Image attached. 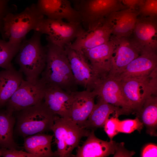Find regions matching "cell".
Wrapping results in <instances>:
<instances>
[{
  "label": "cell",
  "instance_id": "cell-20",
  "mask_svg": "<svg viewBox=\"0 0 157 157\" xmlns=\"http://www.w3.org/2000/svg\"><path fill=\"white\" fill-rule=\"evenodd\" d=\"M72 101L70 118L79 126L83 127L95 105L96 96L92 91L77 90L71 93Z\"/></svg>",
  "mask_w": 157,
  "mask_h": 157
},
{
  "label": "cell",
  "instance_id": "cell-24",
  "mask_svg": "<svg viewBox=\"0 0 157 157\" xmlns=\"http://www.w3.org/2000/svg\"><path fill=\"white\" fill-rule=\"evenodd\" d=\"M53 135L39 133L24 138V146L26 151L35 157L56 156L51 148Z\"/></svg>",
  "mask_w": 157,
  "mask_h": 157
},
{
  "label": "cell",
  "instance_id": "cell-8",
  "mask_svg": "<svg viewBox=\"0 0 157 157\" xmlns=\"http://www.w3.org/2000/svg\"><path fill=\"white\" fill-rule=\"evenodd\" d=\"M85 29L80 22L43 18L35 31L47 35L46 39L61 47L72 42Z\"/></svg>",
  "mask_w": 157,
  "mask_h": 157
},
{
  "label": "cell",
  "instance_id": "cell-1",
  "mask_svg": "<svg viewBox=\"0 0 157 157\" xmlns=\"http://www.w3.org/2000/svg\"><path fill=\"white\" fill-rule=\"evenodd\" d=\"M46 47V65L42 79L46 84L57 85L69 93L77 90L78 85L64 47L49 42Z\"/></svg>",
  "mask_w": 157,
  "mask_h": 157
},
{
  "label": "cell",
  "instance_id": "cell-23",
  "mask_svg": "<svg viewBox=\"0 0 157 157\" xmlns=\"http://www.w3.org/2000/svg\"><path fill=\"white\" fill-rule=\"evenodd\" d=\"M23 80L22 73L13 66L0 72V108L6 106Z\"/></svg>",
  "mask_w": 157,
  "mask_h": 157
},
{
  "label": "cell",
  "instance_id": "cell-29",
  "mask_svg": "<svg viewBox=\"0 0 157 157\" xmlns=\"http://www.w3.org/2000/svg\"><path fill=\"white\" fill-rule=\"evenodd\" d=\"M139 16L142 17L157 16V0H144L137 9Z\"/></svg>",
  "mask_w": 157,
  "mask_h": 157
},
{
  "label": "cell",
  "instance_id": "cell-4",
  "mask_svg": "<svg viewBox=\"0 0 157 157\" xmlns=\"http://www.w3.org/2000/svg\"><path fill=\"white\" fill-rule=\"evenodd\" d=\"M44 17L36 4H32L19 13L8 14L3 20V39H8L13 44L20 47L27 34L31 30L35 31Z\"/></svg>",
  "mask_w": 157,
  "mask_h": 157
},
{
  "label": "cell",
  "instance_id": "cell-2",
  "mask_svg": "<svg viewBox=\"0 0 157 157\" xmlns=\"http://www.w3.org/2000/svg\"><path fill=\"white\" fill-rule=\"evenodd\" d=\"M14 113L16 114L14 132L23 138L52 131L58 115L42 101Z\"/></svg>",
  "mask_w": 157,
  "mask_h": 157
},
{
  "label": "cell",
  "instance_id": "cell-12",
  "mask_svg": "<svg viewBox=\"0 0 157 157\" xmlns=\"http://www.w3.org/2000/svg\"><path fill=\"white\" fill-rule=\"evenodd\" d=\"M115 47V40L111 36L110 40L105 43L82 51L89 62L98 81L110 73Z\"/></svg>",
  "mask_w": 157,
  "mask_h": 157
},
{
  "label": "cell",
  "instance_id": "cell-14",
  "mask_svg": "<svg viewBox=\"0 0 157 157\" xmlns=\"http://www.w3.org/2000/svg\"><path fill=\"white\" fill-rule=\"evenodd\" d=\"M111 37L115 40V47L113 54L111 70L108 76L113 77L138 57L141 52L130 37Z\"/></svg>",
  "mask_w": 157,
  "mask_h": 157
},
{
  "label": "cell",
  "instance_id": "cell-35",
  "mask_svg": "<svg viewBox=\"0 0 157 157\" xmlns=\"http://www.w3.org/2000/svg\"><path fill=\"white\" fill-rule=\"evenodd\" d=\"M74 3L75 5L77 4L84 0H71Z\"/></svg>",
  "mask_w": 157,
  "mask_h": 157
},
{
  "label": "cell",
  "instance_id": "cell-6",
  "mask_svg": "<svg viewBox=\"0 0 157 157\" xmlns=\"http://www.w3.org/2000/svg\"><path fill=\"white\" fill-rule=\"evenodd\" d=\"M81 21L85 30L93 29L101 24L110 13L129 8L119 0H84L75 5Z\"/></svg>",
  "mask_w": 157,
  "mask_h": 157
},
{
  "label": "cell",
  "instance_id": "cell-7",
  "mask_svg": "<svg viewBox=\"0 0 157 157\" xmlns=\"http://www.w3.org/2000/svg\"><path fill=\"white\" fill-rule=\"evenodd\" d=\"M119 81L133 110L137 112L147 99L156 95L157 68L147 75Z\"/></svg>",
  "mask_w": 157,
  "mask_h": 157
},
{
  "label": "cell",
  "instance_id": "cell-31",
  "mask_svg": "<svg viewBox=\"0 0 157 157\" xmlns=\"http://www.w3.org/2000/svg\"><path fill=\"white\" fill-rule=\"evenodd\" d=\"M10 0H0V33L2 38H3V20L4 18L8 14L13 13L14 10L8 5Z\"/></svg>",
  "mask_w": 157,
  "mask_h": 157
},
{
  "label": "cell",
  "instance_id": "cell-11",
  "mask_svg": "<svg viewBox=\"0 0 157 157\" xmlns=\"http://www.w3.org/2000/svg\"><path fill=\"white\" fill-rule=\"evenodd\" d=\"M157 16L137 18L132 33V41L141 53L157 52Z\"/></svg>",
  "mask_w": 157,
  "mask_h": 157
},
{
  "label": "cell",
  "instance_id": "cell-15",
  "mask_svg": "<svg viewBox=\"0 0 157 157\" xmlns=\"http://www.w3.org/2000/svg\"><path fill=\"white\" fill-rule=\"evenodd\" d=\"M43 99L47 106L55 115L64 118H70L72 97L58 86L46 84Z\"/></svg>",
  "mask_w": 157,
  "mask_h": 157
},
{
  "label": "cell",
  "instance_id": "cell-28",
  "mask_svg": "<svg viewBox=\"0 0 157 157\" xmlns=\"http://www.w3.org/2000/svg\"><path fill=\"white\" fill-rule=\"evenodd\" d=\"M143 125L138 117L134 119H128L119 120V132L130 133L137 130L140 132Z\"/></svg>",
  "mask_w": 157,
  "mask_h": 157
},
{
  "label": "cell",
  "instance_id": "cell-26",
  "mask_svg": "<svg viewBox=\"0 0 157 157\" xmlns=\"http://www.w3.org/2000/svg\"><path fill=\"white\" fill-rule=\"evenodd\" d=\"M138 117L146 127L147 132L156 135L157 126V97L153 95L147 99L138 112Z\"/></svg>",
  "mask_w": 157,
  "mask_h": 157
},
{
  "label": "cell",
  "instance_id": "cell-37",
  "mask_svg": "<svg viewBox=\"0 0 157 157\" xmlns=\"http://www.w3.org/2000/svg\"><path fill=\"white\" fill-rule=\"evenodd\" d=\"M2 156V148H0V157Z\"/></svg>",
  "mask_w": 157,
  "mask_h": 157
},
{
  "label": "cell",
  "instance_id": "cell-25",
  "mask_svg": "<svg viewBox=\"0 0 157 157\" xmlns=\"http://www.w3.org/2000/svg\"><path fill=\"white\" fill-rule=\"evenodd\" d=\"M13 113L0 110V148L17 149L19 148L13 137L16 118Z\"/></svg>",
  "mask_w": 157,
  "mask_h": 157
},
{
  "label": "cell",
  "instance_id": "cell-13",
  "mask_svg": "<svg viewBox=\"0 0 157 157\" xmlns=\"http://www.w3.org/2000/svg\"><path fill=\"white\" fill-rule=\"evenodd\" d=\"M92 91L104 101L122 108L128 113L133 111L119 81L113 77L107 76L99 80Z\"/></svg>",
  "mask_w": 157,
  "mask_h": 157
},
{
  "label": "cell",
  "instance_id": "cell-9",
  "mask_svg": "<svg viewBox=\"0 0 157 157\" xmlns=\"http://www.w3.org/2000/svg\"><path fill=\"white\" fill-rule=\"evenodd\" d=\"M46 84L41 78L24 81L6 103V110L14 112L35 105L43 99Z\"/></svg>",
  "mask_w": 157,
  "mask_h": 157
},
{
  "label": "cell",
  "instance_id": "cell-33",
  "mask_svg": "<svg viewBox=\"0 0 157 157\" xmlns=\"http://www.w3.org/2000/svg\"><path fill=\"white\" fill-rule=\"evenodd\" d=\"M141 156L142 157H157V145L152 143L146 145L143 149Z\"/></svg>",
  "mask_w": 157,
  "mask_h": 157
},
{
  "label": "cell",
  "instance_id": "cell-16",
  "mask_svg": "<svg viewBox=\"0 0 157 157\" xmlns=\"http://www.w3.org/2000/svg\"><path fill=\"white\" fill-rule=\"evenodd\" d=\"M139 16L137 9L126 8L111 13L104 21L110 27L112 36L117 38H129Z\"/></svg>",
  "mask_w": 157,
  "mask_h": 157
},
{
  "label": "cell",
  "instance_id": "cell-10",
  "mask_svg": "<svg viewBox=\"0 0 157 157\" xmlns=\"http://www.w3.org/2000/svg\"><path fill=\"white\" fill-rule=\"evenodd\" d=\"M64 47L76 84L86 90L92 91L98 80L83 53L82 51L72 48L68 44Z\"/></svg>",
  "mask_w": 157,
  "mask_h": 157
},
{
  "label": "cell",
  "instance_id": "cell-27",
  "mask_svg": "<svg viewBox=\"0 0 157 157\" xmlns=\"http://www.w3.org/2000/svg\"><path fill=\"white\" fill-rule=\"evenodd\" d=\"M19 48L0 38V67L6 69L12 66L11 60L17 53Z\"/></svg>",
  "mask_w": 157,
  "mask_h": 157
},
{
  "label": "cell",
  "instance_id": "cell-34",
  "mask_svg": "<svg viewBox=\"0 0 157 157\" xmlns=\"http://www.w3.org/2000/svg\"><path fill=\"white\" fill-rule=\"evenodd\" d=\"M124 6L128 8L131 9H137L139 4L138 0H119Z\"/></svg>",
  "mask_w": 157,
  "mask_h": 157
},
{
  "label": "cell",
  "instance_id": "cell-17",
  "mask_svg": "<svg viewBox=\"0 0 157 157\" xmlns=\"http://www.w3.org/2000/svg\"><path fill=\"white\" fill-rule=\"evenodd\" d=\"M36 5L41 13L47 18L81 23L78 12L72 6L69 0H38Z\"/></svg>",
  "mask_w": 157,
  "mask_h": 157
},
{
  "label": "cell",
  "instance_id": "cell-3",
  "mask_svg": "<svg viewBox=\"0 0 157 157\" xmlns=\"http://www.w3.org/2000/svg\"><path fill=\"white\" fill-rule=\"evenodd\" d=\"M42 34L34 31L29 39L25 38L22 42L16 58L20 67L19 71L26 76V80L34 81L39 77L45 68L46 47L41 43Z\"/></svg>",
  "mask_w": 157,
  "mask_h": 157
},
{
  "label": "cell",
  "instance_id": "cell-22",
  "mask_svg": "<svg viewBox=\"0 0 157 157\" xmlns=\"http://www.w3.org/2000/svg\"><path fill=\"white\" fill-rule=\"evenodd\" d=\"M98 98L97 102L95 104L84 126L86 129L94 130L98 128L103 127L106 121L111 114L119 116L128 113L122 108L107 103Z\"/></svg>",
  "mask_w": 157,
  "mask_h": 157
},
{
  "label": "cell",
  "instance_id": "cell-36",
  "mask_svg": "<svg viewBox=\"0 0 157 157\" xmlns=\"http://www.w3.org/2000/svg\"><path fill=\"white\" fill-rule=\"evenodd\" d=\"M138 1L139 6L144 2V0H138Z\"/></svg>",
  "mask_w": 157,
  "mask_h": 157
},
{
  "label": "cell",
  "instance_id": "cell-18",
  "mask_svg": "<svg viewBox=\"0 0 157 157\" xmlns=\"http://www.w3.org/2000/svg\"><path fill=\"white\" fill-rule=\"evenodd\" d=\"M112 29L105 21L94 28L90 30L84 29L68 45L72 48L83 51L90 49L109 41L112 35Z\"/></svg>",
  "mask_w": 157,
  "mask_h": 157
},
{
  "label": "cell",
  "instance_id": "cell-21",
  "mask_svg": "<svg viewBox=\"0 0 157 157\" xmlns=\"http://www.w3.org/2000/svg\"><path fill=\"white\" fill-rule=\"evenodd\" d=\"M82 145L78 147L76 157H105L114 154L117 147L113 140L110 141L100 139L91 130Z\"/></svg>",
  "mask_w": 157,
  "mask_h": 157
},
{
  "label": "cell",
  "instance_id": "cell-30",
  "mask_svg": "<svg viewBox=\"0 0 157 157\" xmlns=\"http://www.w3.org/2000/svg\"><path fill=\"white\" fill-rule=\"evenodd\" d=\"M119 115H115L112 117L108 119L104 126V130L110 140H113V137L119 132V121L118 117Z\"/></svg>",
  "mask_w": 157,
  "mask_h": 157
},
{
  "label": "cell",
  "instance_id": "cell-32",
  "mask_svg": "<svg viewBox=\"0 0 157 157\" xmlns=\"http://www.w3.org/2000/svg\"><path fill=\"white\" fill-rule=\"evenodd\" d=\"M2 148V156L3 157H35L27 152L17 149Z\"/></svg>",
  "mask_w": 157,
  "mask_h": 157
},
{
  "label": "cell",
  "instance_id": "cell-5",
  "mask_svg": "<svg viewBox=\"0 0 157 157\" xmlns=\"http://www.w3.org/2000/svg\"><path fill=\"white\" fill-rule=\"evenodd\" d=\"M52 131L53 133L57 150L56 156H73L72 152L78 146L82 138L87 137L91 131L78 125L71 118L56 115Z\"/></svg>",
  "mask_w": 157,
  "mask_h": 157
},
{
  "label": "cell",
  "instance_id": "cell-19",
  "mask_svg": "<svg viewBox=\"0 0 157 157\" xmlns=\"http://www.w3.org/2000/svg\"><path fill=\"white\" fill-rule=\"evenodd\" d=\"M157 68V52L141 53L113 77L122 80L147 75Z\"/></svg>",
  "mask_w": 157,
  "mask_h": 157
}]
</instances>
